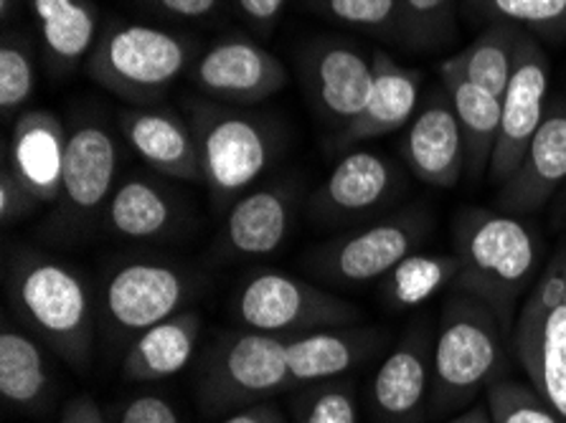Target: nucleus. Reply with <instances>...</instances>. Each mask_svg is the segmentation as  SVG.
<instances>
[{"label":"nucleus","instance_id":"obj_1","mask_svg":"<svg viewBox=\"0 0 566 423\" xmlns=\"http://www.w3.org/2000/svg\"><path fill=\"white\" fill-rule=\"evenodd\" d=\"M458 276L452 289L475 297L513 332L516 315L544 269V244L523 215L465 205L452 221Z\"/></svg>","mask_w":566,"mask_h":423},{"label":"nucleus","instance_id":"obj_2","mask_svg":"<svg viewBox=\"0 0 566 423\" xmlns=\"http://www.w3.org/2000/svg\"><path fill=\"white\" fill-rule=\"evenodd\" d=\"M6 292L25 330L49 345L69 368H90L94 309L80 272L36 248H19L8 258Z\"/></svg>","mask_w":566,"mask_h":423},{"label":"nucleus","instance_id":"obj_3","mask_svg":"<svg viewBox=\"0 0 566 423\" xmlns=\"http://www.w3.org/2000/svg\"><path fill=\"white\" fill-rule=\"evenodd\" d=\"M505 338L499 317L483 302L450 292L432 345L427 413L452 416L503 378Z\"/></svg>","mask_w":566,"mask_h":423},{"label":"nucleus","instance_id":"obj_4","mask_svg":"<svg viewBox=\"0 0 566 423\" xmlns=\"http://www.w3.org/2000/svg\"><path fill=\"white\" fill-rule=\"evenodd\" d=\"M188 123L201 148L203 183L213 209L229 205L252 191L272 160L277 158V127L244 109H231L219 102H188Z\"/></svg>","mask_w":566,"mask_h":423},{"label":"nucleus","instance_id":"obj_5","mask_svg":"<svg viewBox=\"0 0 566 423\" xmlns=\"http://www.w3.org/2000/svg\"><path fill=\"white\" fill-rule=\"evenodd\" d=\"M193 64V43L145 23H113L87 56V74L109 94L150 107Z\"/></svg>","mask_w":566,"mask_h":423},{"label":"nucleus","instance_id":"obj_6","mask_svg":"<svg viewBox=\"0 0 566 423\" xmlns=\"http://www.w3.org/2000/svg\"><path fill=\"white\" fill-rule=\"evenodd\" d=\"M293 388L287 366V338L256 330L227 332L211 345L201 362L199 403L206 413H229L268 401Z\"/></svg>","mask_w":566,"mask_h":423},{"label":"nucleus","instance_id":"obj_7","mask_svg":"<svg viewBox=\"0 0 566 423\" xmlns=\"http://www.w3.org/2000/svg\"><path fill=\"white\" fill-rule=\"evenodd\" d=\"M511 340L528 383L566 421V241L528 289Z\"/></svg>","mask_w":566,"mask_h":423},{"label":"nucleus","instance_id":"obj_8","mask_svg":"<svg viewBox=\"0 0 566 423\" xmlns=\"http://www.w3.org/2000/svg\"><path fill=\"white\" fill-rule=\"evenodd\" d=\"M234 315L247 330L295 338V335L361 322V309L315 284L285 272H260L234 295Z\"/></svg>","mask_w":566,"mask_h":423},{"label":"nucleus","instance_id":"obj_9","mask_svg":"<svg viewBox=\"0 0 566 423\" xmlns=\"http://www.w3.org/2000/svg\"><path fill=\"white\" fill-rule=\"evenodd\" d=\"M432 215L422 205H411L397 215L366 223L328 244L313 248L307 266L336 284H368L386 279L394 266L405 262L430 239Z\"/></svg>","mask_w":566,"mask_h":423},{"label":"nucleus","instance_id":"obj_10","mask_svg":"<svg viewBox=\"0 0 566 423\" xmlns=\"http://www.w3.org/2000/svg\"><path fill=\"white\" fill-rule=\"evenodd\" d=\"M191 292L188 274L174 264L130 262L117 266L102 295L107 327L133 342L163 319L184 313Z\"/></svg>","mask_w":566,"mask_h":423},{"label":"nucleus","instance_id":"obj_11","mask_svg":"<svg viewBox=\"0 0 566 423\" xmlns=\"http://www.w3.org/2000/svg\"><path fill=\"white\" fill-rule=\"evenodd\" d=\"M548 82H552V66H548L542 43L528 31H523L509 89L501 99V133L491 158V168H488L491 183H505L513 176V170L521 166L523 155H526L548 109Z\"/></svg>","mask_w":566,"mask_h":423},{"label":"nucleus","instance_id":"obj_12","mask_svg":"<svg viewBox=\"0 0 566 423\" xmlns=\"http://www.w3.org/2000/svg\"><path fill=\"white\" fill-rule=\"evenodd\" d=\"M405 188L397 162L376 150L354 148L333 166L311 198V215L325 226L368 219L394 203Z\"/></svg>","mask_w":566,"mask_h":423},{"label":"nucleus","instance_id":"obj_13","mask_svg":"<svg viewBox=\"0 0 566 423\" xmlns=\"http://www.w3.org/2000/svg\"><path fill=\"white\" fill-rule=\"evenodd\" d=\"M117 140L107 125L82 119L69 129L59 198V209L69 226L84 229L105 219V209L117 188Z\"/></svg>","mask_w":566,"mask_h":423},{"label":"nucleus","instance_id":"obj_14","mask_svg":"<svg viewBox=\"0 0 566 423\" xmlns=\"http://www.w3.org/2000/svg\"><path fill=\"white\" fill-rule=\"evenodd\" d=\"M188 76L203 97L221 105H260L287 84V72L277 56L250 39L217 41L196 59Z\"/></svg>","mask_w":566,"mask_h":423},{"label":"nucleus","instance_id":"obj_15","mask_svg":"<svg viewBox=\"0 0 566 423\" xmlns=\"http://www.w3.org/2000/svg\"><path fill=\"white\" fill-rule=\"evenodd\" d=\"M305 82L315 109L343 129L361 115L374 89V62L346 41H317L305 56Z\"/></svg>","mask_w":566,"mask_h":423},{"label":"nucleus","instance_id":"obj_16","mask_svg":"<svg viewBox=\"0 0 566 423\" xmlns=\"http://www.w3.org/2000/svg\"><path fill=\"white\" fill-rule=\"evenodd\" d=\"M297 186L293 180H274L256 186L229 205L221 229V256L264 258L280 252L293 231Z\"/></svg>","mask_w":566,"mask_h":423},{"label":"nucleus","instance_id":"obj_17","mask_svg":"<svg viewBox=\"0 0 566 423\" xmlns=\"http://www.w3.org/2000/svg\"><path fill=\"white\" fill-rule=\"evenodd\" d=\"M411 176L432 188L450 191L465 176V140H462L460 119L448 92H437L407 125L401 140Z\"/></svg>","mask_w":566,"mask_h":423},{"label":"nucleus","instance_id":"obj_18","mask_svg":"<svg viewBox=\"0 0 566 423\" xmlns=\"http://www.w3.org/2000/svg\"><path fill=\"white\" fill-rule=\"evenodd\" d=\"M432 340L427 327H411L371 381V411L384 423H424L432 383Z\"/></svg>","mask_w":566,"mask_h":423},{"label":"nucleus","instance_id":"obj_19","mask_svg":"<svg viewBox=\"0 0 566 423\" xmlns=\"http://www.w3.org/2000/svg\"><path fill=\"white\" fill-rule=\"evenodd\" d=\"M566 180V102L548 105L521 166L499 186V209L513 215H531L552 201Z\"/></svg>","mask_w":566,"mask_h":423},{"label":"nucleus","instance_id":"obj_20","mask_svg":"<svg viewBox=\"0 0 566 423\" xmlns=\"http://www.w3.org/2000/svg\"><path fill=\"white\" fill-rule=\"evenodd\" d=\"M127 145L160 176L203 183L201 148L191 123L170 109L130 107L119 115Z\"/></svg>","mask_w":566,"mask_h":423},{"label":"nucleus","instance_id":"obj_21","mask_svg":"<svg viewBox=\"0 0 566 423\" xmlns=\"http://www.w3.org/2000/svg\"><path fill=\"white\" fill-rule=\"evenodd\" d=\"M66 137L69 129L49 109L21 112L11 129L3 160L41 205L62 198Z\"/></svg>","mask_w":566,"mask_h":423},{"label":"nucleus","instance_id":"obj_22","mask_svg":"<svg viewBox=\"0 0 566 423\" xmlns=\"http://www.w3.org/2000/svg\"><path fill=\"white\" fill-rule=\"evenodd\" d=\"M374 89L361 115L354 123L338 129L333 148L346 152L376 137L391 135L407 127L419 109V89H422V74L417 68L401 66L386 54L374 51Z\"/></svg>","mask_w":566,"mask_h":423},{"label":"nucleus","instance_id":"obj_23","mask_svg":"<svg viewBox=\"0 0 566 423\" xmlns=\"http://www.w3.org/2000/svg\"><path fill=\"white\" fill-rule=\"evenodd\" d=\"M386 342L379 327L340 325L287 338V366L293 385L336 381L374 356Z\"/></svg>","mask_w":566,"mask_h":423},{"label":"nucleus","instance_id":"obj_24","mask_svg":"<svg viewBox=\"0 0 566 423\" xmlns=\"http://www.w3.org/2000/svg\"><path fill=\"white\" fill-rule=\"evenodd\" d=\"M186 223L188 211L174 188L145 176H130L117 183L105 209L109 233L127 241L174 239Z\"/></svg>","mask_w":566,"mask_h":423},{"label":"nucleus","instance_id":"obj_25","mask_svg":"<svg viewBox=\"0 0 566 423\" xmlns=\"http://www.w3.org/2000/svg\"><path fill=\"white\" fill-rule=\"evenodd\" d=\"M203 330V319L193 309H184L163 319L156 327L127 345L123 358V376L130 383H156L181 373L191 362Z\"/></svg>","mask_w":566,"mask_h":423},{"label":"nucleus","instance_id":"obj_26","mask_svg":"<svg viewBox=\"0 0 566 423\" xmlns=\"http://www.w3.org/2000/svg\"><path fill=\"white\" fill-rule=\"evenodd\" d=\"M51 368L44 342L31 338L11 317L0 330V395L15 411H41L51 399Z\"/></svg>","mask_w":566,"mask_h":423},{"label":"nucleus","instance_id":"obj_27","mask_svg":"<svg viewBox=\"0 0 566 423\" xmlns=\"http://www.w3.org/2000/svg\"><path fill=\"white\" fill-rule=\"evenodd\" d=\"M39 21L41 41L54 68H72L99 41V15L90 0H25Z\"/></svg>","mask_w":566,"mask_h":423},{"label":"nucleus","instance_id":"obj_28","mask_svg":"<svg viewBox=\"0 0 566 423\" xmlns=\"http://www.w3.org/2000/svg\"><path fill=\"white\" fill-rule=\"evenodd\" d=\"M444 92L450 94L454 115L460 119L465 140V176L480 180L491 168V158L499 142L503 102L483 86L454 74H442Z\"/></svg>","mask_w":566,"mask_h":423},{"label":"nucleus","instance_id":"obj_29","mask_svg":"<svg viewBox=\"0 0 566 423\" xmlns=\"http://www.w3.org/2000/svg\"><path fill=\"white\" fill-rule=\"evenodd\" d=\"M521 33L523 29L513 23H488L485 29L478 33L473 43H468L460 54H454L448 62H442L440 72L462 76V80L483 86V89L503 99L513 74V62H516Z\"/></svg>","mask_w":566,"mask_h":423},{"label":"nucleus","instance_id":"obj_30","mask_svg":"<svg viewBox=\"0 0 566 423\" xmlns=\"http://www.w3.org/2000/svg\"><path fill=\"white\" fill-rule=\"evenodd\" d=\"M458 276L454 254H411L386 274L384 295L394 309H415L444 289H452Z\"/></svg>","mask_w":566,"mask_h":423},{"label":"nucleus","instance_id":"obj_31","mask_svg":"<svg viewBox=\"0 0 566 423\" xmlns=\"http://www.w3.org/2000/svg\"><path fill=\"white\" fill-rule=\"evenodd\" d=\"M475 19L513 23L518 29L566 39V0H465Z\"/></svg>","mask_w":566,"mask_h":423},{"label":"nucleus","instance_id":"obj_32","mask_svg":"<svg viewBox=\"0 0 566 423\" xmlns=\"http://www.w3.org/2000/svg\"><path fill=\"white\" fill-rule=\"evenodd\" d=\"M295 423H358V401L354 383L323 381L307 383L290 401Z\"/></svg>","mask_w":566,"mask_h":423},{"label":"nucleus","instance_id":"obj_33","mask_svg":"<svg viewBox=\"0 0 566 423\" xmlns=\"http://www.w3.org/2000/svg\"><path fill=\"white\" fill-rule=\"evenodd\" d=\"M493 423H566L531 383L499 378L485 391Z\"/></svg>","mask_w":566,"mask_h":423},{"label":"nucleus","instance_id":"obj_34","mask_svg":"<svg viewBox=\"0 0 566 423\" xmlns=\"http://www.w3.org/2000/svg\"><path fill=\"white\" fill-rule=\"evenodd\" d=\"M36 82V59H33L31 43L15 33H6L0 43V109L6 117L31 99Z\"/></svg>","mask_w":566,"mask_h":423},{"label":"nucleus","instance_id":"obj_35","mask_svg":"<svg viewBox=\"0 0 566 423\" xmlns=\"http://www.w3.org/2000/svg\"><path fill=\"white\" fill-rule=\"evenodd\" d=\"M401 33L415 49H434L454 36V0H399Z\"/></svg>","mask_w":566,"mask_h":423},{"label":"nucleus","instance_id":"obj_36","mask_svg":"<svg viewBox=\"0 0 566 423\" xmlns=\"http://www.w3.org/2000/svg\"><path fill=\"white\" fill-rule=\"evenodd\" d=\"M328 19L405 41L399 0H311Z\"/></svg>","mask_w":566,"mask_h":423},{"label":"nucleus","instance_id":"obj_37","mask_svg":"<svg viewBox=\"0 0 566 423\" xmlns=\"http://www.w3.org/2000/svg\"><path fill=\"white\" fill-rule=\"evenodd\" d=\"M39 209L41 203L36 195L21 183L6 160L0 162V221H3V226H11V223L36 213Z\"/></svg>","mask_w":566,"mask_h":423},{"label":"nucleus","instance_id":"obj_38","mask_svg":"<svg viewBox=\"0 0 566 423\" xmlns=\"http://www.w3.org/2000/svg\"><path fill=\"white\" fill-rule=\"evenodd\" d=\"M115 423H181V416L163 395L137 393L119 405Z\"/></svg>","mask_w":566,"mask_h":423},{"label":"nucleus","instance_id":"obj_39","mask_svg":"<svg viewBox=\"0 0 566 423\" xmlns=\"http://www.w3.org/2000/svg\"><path fill=\"white\" fill-rule=\"evenodd\" d=\"M156 11L184 21H201L217 13L221 0H145Z\"/></svg>","mask_w":566,"mask_h":423},{"label":"nucleus","instance_id":"obj_40","mask_svg":"<svg viewBox=\"0 0 566 423\" xmlns=\"http://www.w3.org/2000/svg\"><path fill=\"white\" fill-rule=\"evenodd\" d=\"M239 11L247 21H250L254 29H272L274 21L280 19L282 11H285L287 0H237Z\"/></svg>","mask_w":566,"mask_h":423},{"label":"nucleus","instance_id":"obj_41","mask_svg":"<svg viewBox=\"0 0 566 423\" xmlns=\"http://www.w3.org/2000/svg\"><path fill=\"white\" fill-rule=\"evenodd\" d=\"M59 423H109V421L105 413H102L97 401L90 399V395H76V399H72L64 405Z\"/></svg>","mask_w":566,"mask_h":423},{"label":"nucleus","instance_id":"obj_42","mask_svg":"<svg viewBox=\"0 0 566 423\" xmlns=\"http://www.w3.org/2000/svg\"><path fill=\"white\" fill-rule=\"evenodd\" d=\"M221 423H287V416L274 403L262 401V403H254V405H247V409L234 411L227 421Z\"/></svg>","mask_w":566,"mask_h":423},{"label":"nucleus","instance_id":"obj_43","mask_svg":"<svg viewBox=\"0 0 566 423\" xmlns=\"http://www.w3.org/2000/svg\"><path fill=\"white\" fill-rule=\"evenodd\" d=\"M448 423H493L491 411H488L485 401H478L470 405V409L460 411L458 416H452Z\"/></svg>","mask_w":566,"mask_h":423},{"label":"nucleus","instance_id":"obj_44","mask_svg":"<svg viewBox=\"0 0 566 423\" xmlns=\"http://www.w3.org/2000/svg\"><path fill=\"white\" fill-rule=\"evenodd\" d=\"M21 3H25V0H0V19H3V23L11 21V15L19 11Z\"/></svg>","mask_w":566,"mask_h":423},{"label":"nucleus","instance_id":"obj_45","mask_svg":"<svg viewBox=\"0 0 566 423\" xmlns=\"http://www.w3.org/2000/svg\"><path fill=\"white\" fill-rule=\"evenodd\" d=\"M564 219H566V213H564Z\"/></svg>","mask_w":566,"mask_h":423}]
</instances>
